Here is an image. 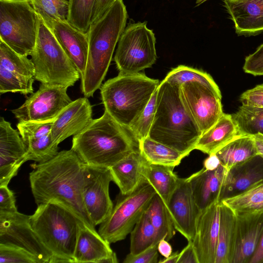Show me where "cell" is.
Returning a JSON list of instances; mask_svg holds the SVG:
<instances>
[{
  "mask_svg": "<svg viewBox=\"0 0 263 263\" xmlns=\"http://www.w3.org/2000/svg\"><path fill=\"white\" fill-rule=\"evenodd\" d=\"M227 170L258 155L253 136L237 137L215 153Z\"/></svg>",
  "mask_w": 263,
  "mask_h": 263,
  "instance_id": "f1b7e54d",
  "label": "cell"
},
{
  "mask_svg": "<svg viewBox=\"0 0 263 263\" xmlns=\"http://www.w3.org/2000/svg\"><path fill=\"white\" fill-rule=\"evenodd\" d=\"M115 252L110 243L96 230L81 222L74 253V262L101 263Z\"/></svg>",
  "mask_w": 263,
  "mask_h": 263,
  "instance_id": "484cf974",
  "label": "cell"
},
{
  "mask_svg": "<svg viewBox=\"0 0 263 263\" xmlns=\"http://www.w3.org/2000/svg\"><path fill=\"white\" fill-rule=\"evenodd\" d=\"M138 148L142 156L150 164L175 167L185 157L177 151L148 137L138 142Z\"/></svg>",
  "mask_w": 263,
  "mask_h": 263,
  "instance_id": "f546056e",
  "label": "cell"
},
{
  "mask_svg": "<svg viewBox=\"0 0 263 263\" xmlns=\"http://www.w3.org/2000/svg\"><path fill=\"white\" fill-rule=\"evenodd\" d=\"M37 27L38 16L29 0H0V39L12 50L30 55Z\"/></svg>",
  "mask_w": 263,
  "mask_h": 263,
  "instance_id": "ba28073f",
  "label": "cell"
},
{
  "mask_svg": "<svg viewBox=\"0 0 263 263\" xmlns=\"http://www.w3.org/2000/svg\"><path fill=\"white\" fill-rule=\"evenodd\" d=\"M34 78L11 72L0 65V92H18L24 95L33 93Z\"/></svg>",
  "mask_w": 263,
  "mask_h": 263,
  "instance_id": "f35d334b",
  "label": "cell"
},
{
  "mask_svg": "<svg viewBox=\"0 0 263 263\" xmlns=\"http://www.w3.org/2000/svg\"><path fill=\"white\" fill-rule=\"evenodd\" d=\"M30 55L35 69L34 79L42 84L68 88L81 79L73 62L39 16L36 42Z\"/></svg>",
  "mask_w": 263,
  "mask_h": 263,
  "instance_id": "52a82bcc",
  "label": "cell"
},
{
  "mask_svg": "<svg viewBox=\"0 0 263 263\" xmlns=\"http://www.w3.org/2000/svg\"><path fill=\"white\" fill-rule=\"evenodd\" d=\"M179 87L164 79L160 83L156 112L148 137L185 157L195 149L201 134L182 102Z\"/></svg>",
  "mask_w": 263,
  "mask_h": 263,
  "instance_id": "277c9868",
  "label": "cell"
},
{
  "mask_svg": "<svg viewBox=\"0 0 263 263\" xmlns=\"http://www.w3.org/2000/svg\"><path fill=\"white\" fill-rule=\"evenodd\" d=\"M220 202L231 209L235 214L263 212V181Z\"/></svg>",
  "mask_w": 263,
  "mask_h": 263,
  "instance_id": "d6a6232c",
  "label": "cell"
},
{
  "mask_svg": "<svg viewBox=\"0 0 263 263\" xmlns=\"http://www.w3.org/2000/svg\"><path fill=\"white\" fill-rule=\"evenodd\" d=\"M81 222L71 211L55 203L37 205L30 215L33 230L52 256L50 263L74 262Z\"/></svg>",
  "mask_w": 263,
  "mask_h": 263,
  "instance_id": "8992f818",
  "label": "cell"
},
{
  "mask_svg": "<svg viewBox=\"0 0 263 263\" xmlns=\"http://www.w3.org/2000/svg\"><path fill=\"white\" fill-rule=\"evenodd\" d=\"M158 244H156L140 253L133 255L129 253L126 255L124 263H157L159 257Z\"/></svg>",
  "mask_w": 263,
  "mask_h": 263,
  "instance_id": "ee69618b",
  "label": "cell"
},
{
  "mask_svg": "<svg viewBox=\"0 0 263 263\" xmlns=\"http://www.w3.org/2000/svg\"><path fill=\"white\" fill-rule=\"evenodd\" d=\"M182 102L201 135L211 128L223 114L222 97L198 82H186L179 87Z\"/></svg>",
  "mask_w": 263,
  "mask_h": 263,
  "instance_id": "8fae6325",
  "label": "cell"
},
{
  "mask_svg": "<svg viewBox=\"0 0 263 263\" xmlns=\"http://www.w3.org/2000/svg\"><path fill=\"white\" fill-rule=\"evenodd\" d=\"M237 127L232 115L223 114L218 121L199 137L195 149L209 155L239 136Z\"/></svg>",
  "mask_w": 263,
  "mask_h": 263,
  "instance_id": "4316f807",
  "label": "cell"
},
{
  "mask_svg": "<svg viewBox=\"0 0 263 263\" xmlns=\"http://www.w3.org/2000/svg\"><path fill=\"white\" fill-rule=\"evenodd\" d=\"M242 68L247 73L263 76V44L254 52L246 57Z\"/></svg>",
  "mask_w": 263,
  "mask_h": 263,
  "instance_id": "7bdbcfd3",
  "label": "cell"
},
{
  "mask_svg": "<svg viewBox=\"0 0 263 263\" xmlns=\"http://www.w3.org/2000/svg\"><path fill=\"white\" fill-rule=\"evenodd\" d=\"M117 0H96L91 18V24L97 21Z\"/></svg>",
  "mask_w": 263,
  "mask_h": 263,
  "instance_id": "c3c4849f",
  "label": "cell"
},
{
  "mask_svg": "<svg viewBox=\"0 0 263 263\" xmlns=\"http://www.w3.org/2000/svg\"><path fill=\"white\" fill-rule=\"evenodd\" d=\"M227 169L220 164L209 170L204 167L187 178L195 201L201 211L220 202V196L227 175Z\"/></svg>",
  "mask_w": 263,
  "mask_h": 263,
  "instance_id": "cb8c5ba5",
  "label": "cell"
},
{
  "mask_svg": "<svg viewBox=\"0 0 263 263\" xmlns=\"http://www.w3.org/2000/svg\"><path fill=\"white\" fill-rule=\"evenodd\" d=\"M263 181V158L256 155L227 171L219 201Z\"/></svg>",
  "mask_w": 263,
  "mask_h": 263,
  "instance_id": "603a6c76",
  "label": "cell"
},
{
  "mask_svg": "<svg viewBox=\"0 0 263 263\" xmlns=\"http://www.w3.org/2000/svg\"><path fill=\"white\" fill-rule=\"evenodd\" d=\"M156 37L147 22L129 24L117 44L114 56L119 73L140 72L156 62Z\"/></svg>",
  "mask_w": 263,
  "mask_h": 263,
  "instance_id": "9c48e42d",
  "label": "cell"
},
{
  "mask_svg": "<svg viewBox=\"0 0 263 263\" xmlns=\"http://www.w3.org/2000/svg\"><path fill=\"white\" fill-rule=\"evenodd\" d=\"M0 263H42V261L22 248L0 243Z\"/></svg>",
  "mask_w": 263,
  "mask_h": 263,
  "instance_id": "b9f144b4",
  "label": "cell"
},
{
  "mask_svg": "<svg viewBox=\"0 0 263 263\" xmlns=\"http://www.w3.org/2000/svg\"><path fill=\"white\" fill-rule=\"evenodd\" d=\"M239 35L263 32V0H222Z\"/></svg>",
  "mask_w": 263,
  "mask_h": 263,
  "instance_id": "7402d4cb",
  "label": "cell"
},
{
  "mask_svg": "<svg viewBox=\"0 0 263 263\" xmlns=\"http://www.w3.org/2000/svg\"><path fill=\"white\" fill-rule=\"evenodd\" d=\"M0 243L20 247L33 254L42 263L51 262L52 256L33 230L30 216L17 211L0 212Z\"/></svg>",
  "mask_w": 263,
  "mask_h": 263,
  "instance_id": "4fadbf2b",
  "label": "cell"
},
{
  "mask_svg": "<svg viewBox=\"0 0 263 263\" xmlns=\"http://www.w3.org/2000/svg\"><path fill=\"white\" fill-rule=\"evenodd\" d=\"M160 83L143 73H119L100 88L105 111L127 129L144 109Z\"/></svg>",
  "mask_w": 263,
  "mask_h": 263,
  "instance_id": "5b68a950",
  "label": "cell"
},
{
  "mask_svg": "<svg viewBox=\"0 0 263 263\" xmlns=\"http://www.w3.org/2000/svg\"><path fill=\"white\" fill-rule=\"evenodd\" d=\"M220 164V161L215 153L209 155L203 162V167L209 170H215Z\"/></svg>",
  "mask_w": 263,
  "mask_h": 263,
  "instance_id": "f907efd6",
  "label": "cell"
},
{
  "mask_svg": "<svg viewBox=\"0 0 263 263\" xmlns=\"http://www.w3.org/2000/svg\"><path fill=\"white\" fill-rule=\"evenodd\" d=\"M164 80L179 86L186 82H198L206 86L222 97L218 86L211 75L196 68L185 65H179L172 69Z\"/></svg>",
  "mask_w": 263,
  "mask_h": 263,
  "instance_id": "d590c367",
  "label": "cell"
},
{
  "mask_svg": "<svg viewBox=\"0 0 263 263\" xmlns=\"http://www.w3.org/2000/svg\"><path fill=\"white\" fill-rule=\"evenodd\" d=\"M149 164L137 148L109 168L112 181L118 186L120 193L129 194L146 182L145 176Z\"/></svg>",
  "mask_w": 263,
  "mask_h": 263,
  "instance_id": "d4e9b609",
  "label": "cell"
},
{
  "mask_svg": "<svg viewBox=\"0 0 263 263\" xmlns=\"http://www.w3.org/2000/svg\"><path fill=\"white\" fill-rule=\"evenodd\" d=\"M67 90L65 87L41 84L39 89L12 112L18 122L54 121L72 101Z\"/></svg>",
  "mask_w": 263,
  "mask_h": 263,
  "instance_id": "7c38bea8",
  "label": "cell"
},
{
  "mask_svg": "<svg viewBox=\"0 0 263 263\" xmlns=\"http://www.w3.org/2000/svg\"><path fill=\"white\" fill-rule=\"evenodd\" d=\"M0 65L19 75L34 78L35 69L31 59L16 52L1 40Z\"/></svg>",
  "mask_w": 263,
  "mask_h": 263,
  "instance_id": "8d00e7d4",
  "label": "cell"
},
{
  "mask_svg": "<svg viewBox=\"0 0 263 263\" xmlns=\"http://www.w3.org/2000/svg\"><path fill=\"white\" fill-rule=\"evenodd\" d=\"M157 90L158 88L141 114L127 129L137 144L148 137L156 109Z\"/></svg>",
  "mask_w": 263,
  "mask_h": 263,
  "instance_id": "60d3db41",
  "label": "cell"
},
{
  "mask_svg": "<svg viewBox=\"0 0 263 263\" xmlns=\"http://www.w3.org/2000/svg\"><path fill=\"white\" fill-rule=\"evenodd\" d=\"M31 166L33 170L29 174V181L37 205L59 204L87 227L96 230L83 200L86 164L74 151H62L50 160Z\"/></svg>",
  "mask_w": 263,
  "mask_h": 263,
  "instance_id": "6da1fadb",
  "label": "cell"
},
{
  "mask_svg": "<svg viewBox=\"0 0 263 263\" xmlns=\"http://www.w3.org/2000/svg\"><path fill=\"white\" fill-rule=\"evenodd\" d=\"M27 161V151L18 131L4 118L0 119V185H8Z\"/></svg>",
  "mask_w": 263,
  "mask_h": 263,
  "instance_id": "2e32d148",
  "label": "cell"
},
{
  "mask_svg": "<svg viewBox=\"0 0 263 263\" xmlns=\"http://www.w3.org/2000/svg\"><path fill=\"white\" fill-rule=\"evenodd\" d=\"M253 136L257 154L263 158V135L257 134Z\"/></svg>",
  "mask_w": 263,
  "mask_h": 263,
  "instance_id": "f5cc1de1",
  "label": "cell"
},
{
  "mask_svg": "<svg viewBox=\"0 0 263 263\" xmlns=\"http://www.w3.org/2000/svg\"><path fill=\"white\" fill-rule=\"evenodd\" d=\"M232 116L239 136L263 135V108L242 104Z\"/></svg>",
  "mask_w": 263,
  "mask_h": 263,
  "instance_id": "836d02e7",
  "label": "cell"
},
{
  "mask_svg": "<svg viewBox=\"0 0 263 263\" xmlns=\"http://www.w3.org/2000/svg\"><path fill=\"white\" fill-rule=\"evenodd\" d=\"M126 128L106 111L73 136L71 149L86 165L110 168L137 148Z\"/></svg>",
  "mask_w": 263,
  "mask_h": 263,
  "instance_id": "7a4b0ae2",
  "label": "cell"
},
{
  "mask_svg": "<svg viewBox=\"0 0 263 263\" xmlns=\"http://www.w3.org/2000/svg\"><path fill=\"white\" fill-rule=\"evenodd\" d=\"M128 15L123 0L116 2L87 32L88 52L81 88L85 97H92L102 84L119 40L126 27Z\"/></svg>",
  "mask_w": 263,
  "mask_h": 263,
  "instance_id": "3957f363",
  "label": "cell"
},
{
  "mask_svg": "<svg viewBox=\"0 0 263 263\" xmlns=\"http://www.w3.org/2000/svg\"><path fill=\"white\" fill-rule=\"evenodd\" d=\"M249 263H263V230L256 249Z\"/></svg>",
  "mask_w": 263,
  "mask_h": 263,
  "instance_id": "681fc988",
  "label": "cell"
},
{
  "mask_svg": "<svg viewBox=\"0 0 263 263\" xmlns=\"http://www.w3.org/2000/svg\"><path fill=\"white\" fill-rule=\"evenodd\" d=\"M167 206L176 230L187 241H192L200 211L195 201L187 178H179Z\"/></svg>",
  "mask_w": 263,
  "mask_h": 263,
  "instance_id": "9a60e30c",
  "label": "cell"
},
{
  "mask_svg": "<svg viewBox=\"0 0 263 263\" xmlns=\"http://www.w3.org/2000/svg\"><path fill=\"white\" fill-rule=\"evenodd\" d=\"M83 78L88 52L87 32H84L68 22H53L47 26Z\"/></svg>",
  "mask_w": 263,
  "mask_h": 263,
  "instance_id": "44dd1931",
  "label": "cell"
},
{
  "mask_svg": "<svg viewBox=\"0 0 263 263\" xmlns=\"http://www.w3.org/2000/svg\"><path fill=\"white\" fill-rule=\"evenodd\" d=\"M220 203L200 211L192 240L199 263H215L219 233Z\"/></svg>",
  "mask_w": 263,
  "mask_h": 263,
  "instance_id": "ac0fdd59",
  "label": "cell"
},
{
  "mask_svg": "<svg viewBox=\"0 0 263 263\" xmlns=\"http://www.w3.org/2000/svg\"><path fill=\"white\" fill-rule=\"evenodd\" d=\"M208 0H197L196 2V6H199L200 5H201V4L203 3L204 2H205V1H206Z\"/></svg>",
  "mask_w": 263,
  "mask_h": 263,
  "instance_id": "11a10c76",
  "label": "cell"
},
{
  "mask_svg": "<svg viewBox=\"0 0 263 263\" xmlns=\"http://www.w3.org/2000/svg\"><path fill=\"white\" fill-rule=\"evenodd\" d=\"M158 250L164 258H167L172 254L171 245L165 239L160 240L158 244Z\"/></svg>",
  "mask_w": 263,
  "mask_h": 263,
  "instance_id": "816d5d0a",
  "label": "cell"
},
{
  "mask_svg": "<svg viewBox=\"0 0 263 263\" xmlns=\"http://www.w3.org/2000/svg\"><path fill=\"white\" fill-rule=\"evenodd\" d=\"M92 106L88 98L72 101L53 121L51 134L58 144L71 136L83 131L91 122Z\"/></svg>",
  "mask_w": 263,
  "mask_h": 263,
  "instance_id": "d6986e66",
  "label": "cell"
},
{
  "mask_svg": "<svg viewBox=\"0 0 263 263\" xmlns=\"http://www.w3.org/2000/svg\"><path fill=\"white\" fill-rule=\"evenodd\" d=\"M220 203V222L215 263H231L235 243L236 214L227 205Z\"/></svg>",
  "mask_w": 263,
  "mask_h": 263,
  "instance_id": "83f0119b",
  "label": "cell"
},
{
  "mask_svg": "<svg viewBox=\"0 0 263 263\" xmlns=\"http://www.w3.org/2000/svg\"><path fill=\"white\" fill-rule=\"evenodd\" d=\"M177 263H199L192 241H188L187 246L179 253Z\"/></svg>",
  "mask_w": 263,
  "mask_h": 263,
  "instance_id": "7dc6e473",
  "label": "cell"
},
{
  "mask_svg": "<svg viewBox=\"0 0 263 263\" xmlns=\"http://www.w3.org/2000/svg\"><path fill=\"white\" fill-rule=\"evenodd\" d=\"M145 213L157 232L159 241L164 239L168 241L176 229L166 204L158 194L153 197Z\"/></svg>",
  "mask_w": 263,
  "mask_h": 263,
  "instance_id": "4dcf8cb0",
  "label": "cell"
},
{
  "mask_svg": "<svg viewBox=\"0 0 263 263\" xmlns=\"http://www.w3.org/2000/svg\"><path fill=\"white\" fill-rule=\"evenodd\" d=\"M130 233V253L136 255L158 243L157 232L144 212Z\"/></svg>",
  "mask_w": 263,
  "mask_h": 263,
  "instance_id": "e575fe53",
  "label": "cell"
},
{
  "mask_svg": "<svg viewBox=\"0 0 263 263\" xmlns=\"http://www.w3.org/2000/svg\"><path fill=\"white\" fill-rule=\"evenodd\" d=\"M54 121L18 122L17 128L27 148V161L43 163L58 154L59 144L51 134Z\"/></svg>",
  "mask_w": 263,
  "mask_h": 263,
  "instance_id": "e0dca14e",
  "label": "cell"
},
{
  "mask_svg": "<svg viewBox=\"0 0 263 263\" xmlns=\"http://www.w3.org/2000/svg\"><path fill=\"white\" fill-rule=\"evenodd\" d=\"M235 243L231 263H249L263 230V212L236 214Z\"/></svg>",
  "mask_w": 263,
  "mask_h": 263,
  "instance_id": "ffe728a7",
  "label": "cell"
},
{
  "mask_svg": "<svg viewBox=\"0 0 263 263\" xmlns=\"http://www.w3.org/2000/svg\"><path fill=\"white\" fill-rule=\"evenodd\" d=\"M239 100L241 104L263 108V84L245 91Z\"/></svg>",
  "mask_w": 263,
  "mask_h": 263,
  "instance_id": "f6af8a7d",
  "label": "cell"
},
{
  "mask_svg": "<svg viewBox=\"0 0 263 263\" xmlns=\"http://www.w3.org/2000/svg\"><path fill=\"white\" fill-rule=\"evenodd\" d=\"M179 256V253L176 252L172 253L170 256L167 258L160 260L158 262L160 263H177Z\"/></svg>",
  "mask_w": 263,
  "mask_h": 263,
  "instance_id": "db71d44e",
  "label": "cell"
},
{
  "mask_svg": "<svg viewBox=\"0 0 263 263\" xmlns=\"http://www.w3.org/2000/svg\"><path fill=\"white\" fill-rule=\"evenodd\" d=\"M111 181L109 168L86 164L83 200L87 212L95 227L102 223L112 210L114 204L109 193Z\"/></svg>",
  "mask_w": 263,
  "mask_h": 263,
  "instance_id": "5bb4252c",
  "label": "cell"
},
{
  "mask_svg": "<svg viewBox=\"0 0 263 263\" xmlns=\"http://www.w3.org/2000/svg\"><path fill=\"white\" fill-rule=\"evenodd\" d=\"M174 168L149 164L145 176L146 181L154 187L166 205L179 179L174 172Z\"/></svg>",
  "mask_w": 263,
  "mask_h": 263,
  "instance_id": "1f68e13d",
  "label": "cell"
},
{
  "mask_svg": "<svg viewBox=\"0 0 263 263\" xmlns=\"http://www.w3.org/2000/svg\"><path fill=\"white\" fill-rule=\"evenodd\" d=\"M96 0H69L68 22L77 29L87 32Z\"/></svg>",
  "mask_w": 263,
  "mask_h": 263,
  "instance_id": "ab89813d",
  "label": "cell"
},
{
  "mask_svg": "<svg viewBox=\"0 0 263 263\" xmlns=\"http://www.w3.org/2000/svg\"><path fill=\"white\" fill-rule=\"evenodd\" d=\"M47 26L53 22H68L69 0H29Z\"/></svg>",
  "mask_w": 263,
  "mask_h": 263,
  "instance_id": "74e56055",
  "label": "cell"
},
{
  "mask_svg": "<svg viewBox=\"0 0 263 263\" xmlns=\"http://www.w3.org/2000/svg\"><path fill=\"white\" fill-rule=\"evenodd\" d=\"M156 193L147 182L129 194L120 193L110 214L100 224L99 234L110 244L124 239Z\"/></svg>",
  "mask_w": 263,
  "mask_h": 263,
  "instance_id": "30bf717a",
  "label": "cell"
},
{
  "mask_svg": "<svg viewBox=\"0 0 263 263\" xmlns=\"http://www.w3.org/2000/svg\"><path fill=\"white\" fill-rule=\"evenodd\" d=\"M15 198L8 185H0V212L17 211Z\"/></svg>",
  "mask_w": 263,
  "mask_h": 263,
  "instance_id": "bcb514c9",
  "label": "cell"
}]
</instances>
